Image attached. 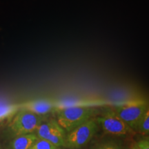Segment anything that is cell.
<instances>
[{
	"label": "cell",
	"mask_w": 149,
	"mask_h": 149,
	"mask_svg": "<svg viewBox=\"0 0 149 149\" xmlns=\"http://www.w3.org/2000/svg\"><path fill=\"white\" fill-rule=\"evenodd\" d=\"M97 113L95 108L81 106H70L56 109V120L61 128L69 133L83 123L93 118Z\"/></svg>",
	"instance_id": "cell-1"
},
{
	"label": "cell",
	"mask_w": 149,
	"mask_h": 149,
	"mask_svg": "<svg viewBox=\"0 0 149 149\" xmlns=\"http://www.w3.org/2000/svg\"><path fill=\"white\" fill-rule=\"evenodd\" d=\"M44 120V117L22 109L11 117L8 125L9 132L14 137L35 133Z\"/></svg>",
	"instance_id": "cell-2"
},
{
	"label": "cell",
	"mask_w": 149,
	"mask_h": 149,
	"mask_svg": "<svg viewBox=\"0 0 149 149\" xmlns=\"http://www.w3.org/2000/svg\"><path fill=\"white\" fill-rule=\"evenodd\" d=\"M100 127L95 118H91L66 133V148L78 149L87 144L98 132Z\"/></svg>",
	"instance_id": "cell-3"
},
{
	"label": "cell",
	"mask_w": 149,
	"mask_h": 149,
	"mask_svg": "<svg viewBox=\"0 0 149 149\" xmlns=\"http://www.w3.org/2000/svg\"><path fill=\"white\" fill-rule=\"evenodd\" d=\"M95 120L99 127L106 135L122 137L133 135L135 133L115 114L112 109L106 110L102 114L95 117Z\"/></svg>",
	"instance_id": "cell-4"
},
{
	"label": "cell",
	"mask_w": 149,
	"mask_h": 149,
	"mask_svg": "<svg viewBox=\"0 0 149 149\" xmlns=\"http://www.w3.org/2000/svg\"><path fill=\"white\" fill-rule=\"evenodd\" d=\"M148 107V102L138 101L115 106L112 110L136 133L139 122Z\"/></svg>",
	"instance_id": "cell-5"
},
{
	"label": "cell",
	"mask_w": 149,
	"mask_h": 149,
	"mask_svg": "<svg viewBox=\"0 0 149 149\" xmlns=\"http://www.w3.org/2000/svg\"><path fill=\"white\" fill-rule=\"evenodd\" d=\"M38 138L50 141L56 146L64 147L66 131L61 127L56 119L44 120L35 131Z\"/></svg>",
	"instance_id": "cell-6"
},
{
	"label": "cell",
	"mask_w": 149,
	"mask_h": 149,
	"mask_svg": "<svg viewBox=\"0 0 149 149\" xmlns=\"http://www.w3.org/2000/svg\"><path fill=\"white\" fill-rule=\"evenodd\" d=\"M38 139L35 133L16 136L9 142V149H29Z\"/></svg>",
	"instance_id": "cell-7"
},
{
	"label": "cell",
	"mask_w": 149,
	"mask_h": 149,
	"mask_svg": "<svg viewBox=\"0 0 149 149\" xmlns=\"http://www.w3.org/2000/svg\"><path fill=\"white\" fill-rule=\"evenodd\" d=\"M24 109L40 116L44 117V115H47L52 111L53 105L51 102L46 100H37L26 104Z\"/></svg>",
	"instance_id": "cell-8"
},
{
	"label": "cell",
	"mask_w": 149,
	"mask_h": 149,
	"mask_svg": "<svg viewBox=\"0 0 149 149\" xmlns=\"http://www.w3.org/2000/svg\"><path fill=\"white\" fill-rule=\"evenodd\" d=\"M18 111L17 106L0 102V122L13 117Z\"/></svg>",
	"instance_id": "cell-9"
},
{
	"label": "cell",
	"mask_w": 149,
	"mask_h": 149,
	"mask_svg": "<svg viewBox=\"0 0 149 149\" xmlns=\"http://www.w3.org/2000/svg\"><path fill=\"white\" fill-rule=\"evenodd\" d=\"M136 133L141 136H149V107L141 118Z\"/></svg>",
	"instance_id": "cell-10"
},
{
	"label": "cell",
	"mask_w": 149,
	"mask_h": 149,
	"mask_svg": "<svg viewBox=\"0 0 149 149\" xmlns=\"http://www.w3.org/2000/svg\"><path fill=\"white\" fill-rule=\"evenodd\" d=\"M92 149H124L122 141L118 139H109L99 143Z\"/></svg>",
	"instance_id": "cell-11"
},
{
	"label": "cell",
	"mask_w": 149,
	"mask_h": 149,
	"mask_svg": "<svg viewBox=\"0 0 149 149\" xmlns=\"http://www.w3.org/2000/svg\"><path fill=\"white\" fill-rule=\"evenodd\" d=\"M29 149H60V148L45 139L38 138Z\"/></svg>",
	"instance_id": "cell-12"
},
{
	"label": "cell",
	"mask_w": 149,
	"mask_h": 149,
	"mask_svg": "<svg viewBox=\"0 0 149 149\" xmlns=\"http://www.w3.org/2000/svg\"><path fill=\"white\" fill-rule=\"evenodd\" d=\"M136 142H137L139 149H149V144L148 141L143 139L142 137L139 139V140H137Z\"/></svg>",
	"instance_id": "cell-13"
},
{
	"label": "cell",
	"mask_w": 149,
	"mask_h": 149,
	"mask_svg": "<svg viewBox=\"0 0 149 149\" xmlns=\"http://www.w3.org/2000/svg\"><path fill=\"white\" fill-rule=\"evenodd\" d=\"M126 149H139L138 146H137V142L136 141H133L132 144H130L129 146H128V148H126Z\"/></svg>",
	"instance_id": "cell-14"
},
{
	"label": "cell",
	"mask_w": 149,
	"mask_h": 149,
	"mask_svg": "<svg viewBox=\"0 0 149 149\" xmlns=\"http://www.w3.org/2000/svg\"><path fill=\"white\" fill-rule=\"evenodd\" d=\"M142 138L148 141V143L149 144V136H142Z\"/></svg>",
	"instance_id": "cell-15"
},
{
	"label": "cell",
	"mask_w": 149,
	"mask_h": 149,
	"mask_svg": "<svg viewBox=\"0 0 149 149\" xmlns=\"http://www.w3.org/2000/svg\"><path fill=\"white\" fill-rule=\"evenodd\" d=\"M0 149H3L2 146H1V143H0Z\"/></svg>",
	"instance_id": "cell-16"
}]
</instances>
